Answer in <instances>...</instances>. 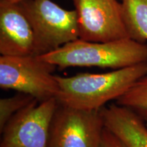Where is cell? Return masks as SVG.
Instances as JSON below:
<instances>
[{
	"instance_id": "1",
	"label": "cell",
	"mask_w": 147,
	"mask_h": 147,
	"mask_svg": "<svg viewBox=\"0 0 147 147\" xmlns=\"http://www.w3.org/2000/svg\"><path fill=\"white\" fill-rule=\"evenodd\" d=\"M147 74V63L103 74L80 73L57 76L61 105L84 110H100L106 103L124 95L139 79Z\"/></svg>"
},
{
	"instance_id": "2",
	"label": "cell",
	"mask_w": 147,
	"mask_h": 147,
	"mask_svg": "<svg viewBox=\"0 0 147 147\" xmlns=\"http://www.w3.org/2000/svg\"><path fill=\"white\" fill-rule=\"evenodd\" d=\"M40 56L60 69L97 67L118 69L147 63V43L131 38L103 42L78 38Z\"/></svg>"
},
{
	"instance_id": "3",
	"label": "cell",
	"mask_w": 147,
	"mask_h": 147,
	"mask_svg": "<svg viewBox=\"0 0 147 147\" xmlns=\"http://www.w3.org/2000/svg\"><path fill=\"white\" fill-rule=\"evenodd\" d=\"M19 4L34 30L36 55L52 52L79 38L76 10H65L51 0H25Z\"/></svg>"
},
{
	"instance_id": "4",
	"label": "cell",
	"mask_w": 147,
	"mask_h": 147,
	"mask_svg": "<svg viewBox=\"0 0 147 147\" xmlns=\"http://www.w3.org/2000/svg\"><path fill=\"white\" fill-rule=\"evenodd\" d=\"M56 66L40 55L0 57V87L32 95L39 102L57 97L59 85Z\"/></svg>"
},
{
	"instance_id": "5",
	"label": "cell",
	"mask_w": 147,
	"mask_h": 147,
	"mask_svg": "<svg viewBox=\"0 0 147 147\" xmlns=\"http://www.w3.org/2000/svg\"><path fill=\"white\" fill-rule=\"evenodd\" d=\"M104 127L102 109L80 110L59 104L49 147H100Z\"/></svg>"
},
{
	"instance_id": "6",
	"label": "cell",
	"mask_w": 147,
	"mask_h": 147,
	"mask_svg": "<svg viewBox=\"0 0 147 147\" xmlns=\"http://www.w3.org/2000/svg\"><path fill=\"white\" fill-rule=\"evenodd\" d=\"M59 106L56 97L34 100L15 114L1 131L0 147H49L51 126Z\"/></svg>"
},
{
	"instance_id": "7",
	"label": "cell",
	"mask_w": 147,
	"mask_h": 147,
	"mask_svg": "<svg viewBox=\"0 0 147 147\" xmlns=\"http://www.w3.org/2000/svg\"><path fill=\"white\" fill-rule=\"evenodd\" d=\"M78 16L79 38L103 42L129 38L123 6L117 0H71Z\"/></svg>"
},
{
	"instance_id": "8",
	"label": "cell",
	"mask_w": 147,
	"mask_h": 147,
	"mask_svg": "<svg viewBox=\"0 0 147 147\" xmlns=\"http://www.w3.org/2000/svg\"><path fill=\"white\" fill-rule=\"evenodd\" d=\"M35 49L34 30L19 3L0 0L1 55H36Z\"/></svg>"
},
{
	"instance_id": "9",
	"label": "cell",
	"mask_w": 147,
	"mask_h": 147,
	"mask_svg": "<svg viewBox=\"0 0 147 147\" xmlns=\"http://www.w3.org/2000/svg\"><path fill=\"white\" fill-rule=\"evenodd\" d=\"M102 110L105 127L127 147H147V127L140 116L117 104Z\"/></svg>"
},
{
	"instance_id": "10",
	"label": "cell",
	"mask_w": 147,
	"mask_h": 147,
	"mask_svg": "<svg viewBox=\"0 0 147 147\" xmlns=\"http://www.w3.org/2000/svg\"><path fill=\"white\" fill-rule=\"evenodd\" d=\"M129 36L142 43L147 42V0H121Z\"/></svg>"
},
{
	"instance_id": "11",
	"label": "cell",
	"mask_w": 147,
	"mask_h": 147,
	"mask_svg": "<svg viewBox=\"0 0 147 147\" xmlns=\"http://www.w3.org/2000/svg\"><path fill=\"white\" fill-rule=\"evenodd\" d=\"M117 104L129 108L147 121V74L117 99Z\"/></svg>"
},
{
	"instance_id": "12",
	"label": "cell",
	"mask_w": 147,
	"mask_h": 147,
	"mask_svg": "<svg viewBox=\"0 0 147 147\" xmlns=\"http://www.w3.org/2000/svg\"><path fill=\"white\" fill-rule=\"evenodd\" d=\"M35 99L32 95L20 93L10 97L0 100V131L13 116L23 109Z\"/></svg>"
},
{
	"instance_id": "13",
	"label": "cell",
	"mask_w": 147,
	"mask_h": 147,
	"mask_svg": "<svg viewBox=\"0 0 147 147\" xmlns=\"http://www.w3.org/2000/svg\"><path fill=\"white\" fill-rule=\"evenodd\" d=\"M100 147H127L115 135L104 127L103 130Z\"/></svg>"
},
{
	"instance_id": "14",
	"label": "cell",
	"mask_w": 147,
	"mask_h": 147,
	"mask_svg": "<svg viewBox=\"0 0 147 147\" xmlns=\"http://www.w3.org/2000/svg\"><path fill=\"white\" fill-rule=\"evenodd\" d=\"M6 1H11V2H14V3H19L23 1H25V0H6Z\"/></svg>"
}]
</instances>
